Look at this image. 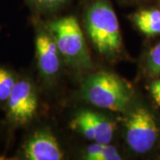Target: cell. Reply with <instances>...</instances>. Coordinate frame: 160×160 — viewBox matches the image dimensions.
<instances>
[{
	"label": "cell",
	"mask_w": 160,
	"mask_h": 160,
	"mask_svg": "<svg viewBox=\"0 0 160 160\" xmlns=\"http://www.w3.org/2000/svg\"><path fill=\"white\" fill-rule=\"evenodd\" d=\"M146 87L152 101L160 109V77L150 78Z\"/></svg>",
	"instance_id": "obj_14"
},
{
	"label": "cell",
	"mask_w": 160,
	"mask_h": 160,
	"mask_svg": "<svg viewBox=\"0 0 160 160\" xmlns=\"http://www.w3.org/2000/svg\"><path fill=\"white\" fill-rule=\"evenodd\" d=\"M126 2L128 3H135V4H144V3H147L150 0H124Z\"/></svg>",
	"instance_id": "obj_15"
},
{
	"label": "cell",
	"mask_w": 160,
	"mask_h": 160,
	"mask_svg": "<svg viewBox=\"0 0 160 160\" xmlns=\"http://www.w3.org/2000/svg\"><path fill=\"white\" fill-rule=\"evenodd\" d=\"M23 153L29 160H62L63 154L57 140L47 131L34 132L26 142Z\"/></svg>",
	"instance_id": "obj_7"
},
{
	"label": "cell",
	"mask_w": 160,
	"mask_h": 160,
	"mask_svg": "<svg viewBox=\"0 0 160 160\" xmlns=\"http://www.w3.org/2000/svg\"><path fill=\"white\" fill-rule=\"evenodd\" d=\"M158 6L160 7V0H158Z\"/></svg>",
	"instance_id": "obj_16"
},
{
	"label": "cell",
	"mask_w": 160,
	"mask_h": 160,
	"mask_svg": "<svg viewBox=\"0 0 160 160\" xmlns=\"http://www.w3.org/2000/svg\"><path fill=\"white\" fill-rule=\"evenodd\" d=\"M15 82L16 79L12 72L0 68V103L7 102Z\"/></svg>",
	"instance_id": "obj_12"
},
{
	"label": "cell",
	"mask_w": 160,
	"mask_h": 160,
	"mask_svg": "<svg viewBox=\"0 0 160 160\" xmlns=\"http://www.w3.org/2000/svg\"><path fill=\"white\" fill-rule=\"evenodd\" d=\"M85 20L88 37L98 52L107 57L122 52L119 22L109 0H89Z\"/></svg>",
	"instance_id": "obj_1"
},
{
	"label": "cell",
	"mask_w": 160,
	"mask_h": 160,
	"mask_svg": "<svg viewBox=\"0 0 160 160\" xmlns=\"http://www.w3.org/2000/svg\"><path fill=\"white\" fill-rule=\"evenodd\" d=\"M6 102L8 116L12 123H29L38 109V96L33 85L26 79L16 80Z\"/></svg>",
	"instance_id": "obj_5"
},
{
	"label": "cell",
	"mask_w": 160,
	"mask_h": 160,
	"mask_svg": "<svg viewBox=\"0 0 160 160\" xmlns=\"http://www.w3.org/2000/svg\"><path fill=\"white\" fill-rule=\"evenodd\" d=\"M126 144L133 153L145 155L159 142L160 126L157 116L145 105H139L125 119Z\"/></svg>",
	"instance_id": "obj_4"
},
{
	"label": "cell",
	"mask_w": 160,
	"mask_h": 160,
	"mask_svg": "<svg viewBox=\"0 0 160 160\" xmlns=\"http://www.w3.org/2000/svg\"><path fill=\"white\" fill-rule=\"evenodd\" d=\"M84 158L87 160H120L122 158L117 148L109 143L94 142L87 147Z\"/></svg>",
	"instance_id": "obj_10"
},
{
	"label": "cell",
	"mask_w": 160,
	"mask_h": 160,
	"mask_svg": "<svg viewBox=\"0 0 160 160\" xmlns=\"http://www.w3.org/2000/svg\"><path fill=\"white\" fill-rule=\"evenodd\" d=\"M37 8L44 11H52L67 4L69 0H29Z\"/></svg>",
	"instance_id": "obj_13"
},
{
	"label": "cell",
	"mask_w": 160,
	"mask_h": 160,
	"mask_svg": "<svg viewBox=\"0 0 160 160\" xmlns=\"http://www.w3.org/2000/svg\"><path fill=\"white\" fill-rule=\"evenodd\" d=\"M48 31L55 41L61 55L68 62L77 67H91V58L84 34L74 16L52 21L48 24Z\"/></svg>",
	"instance_id": "obj_3"
},
{
	"label": "cell",
	"mask_w": 160,
	"mask_h": 160,
	"mask_svg": "<svg viewBox=\"0 0 160 160\" xmlns=\"http://www.w3.org/2000/svg\"><path fill=\"white\" fill-rule=\"evenodd\" d=\"M81 92L92 105L116 112H126L134 100L132 86L118 76L107 71L88 76L82 84Z\"/></svg>",
	"instance_id": "obj_2"
},
{
	"label": "cell",
	"mask_w": 160,
	"mask_h": 160,
	"mask_svg": "<svg viewBox=\"0 0 160 160\" xmlns=\"http://www.w3.org/2000/svg\"><path fill=\"white\" fill-rule=\"evenodd\" d=\"M134 27L147 38L160 36V8L144 6L130 16Z\"/></svg>",
	"instance_id": "obj_9"
},
{
	"label": "cell",
	"mask_w": 160,
	"mask_h": 160,
	"mask_svg": "<svg viewBox=\"0 0 160 160\" xmlns=\"http://www.w3.org/2000/svg\"><path fill=\"white\" fill-rule=\"evenodd\" d=\"M37 60L41 74L45 78H52L59 72L61 53L51 33L39 31L36 38Z\"/></svg>",
	"instance_id": "obj_8"
},
{
	"label": "cell",
	"mask_w": 160,
	"mask_h": 160,
	"mask_svg": "<svg viewBox=\"0 0 160 160\" xmlns=\"http://www.w3.org/2000/svg\"><path fill=\"white\" fill-rule=\"evenodd\" d=\"M72 129L78 131L93 142L110 143L114 137L116 124L91 110H83L71 121Z\"/></svg>",
	"instance_id": "obj_6"
},
{
	"label": "cell",
	"mask_w": 160,
	"mask_h": 160,
	"mask_svg": "<svg viewBox=\"0 0 160 160\" xmlns=\"http://www.w3.org/2000/svg\"><path fill=\"white\" fill-rule=\"evenodd\" d=\"M142 70L149 78L160 77V42L146 52L143 57Z\"/></svg>",
	"instance_id": "obj_11"
}]
</instances>
